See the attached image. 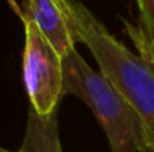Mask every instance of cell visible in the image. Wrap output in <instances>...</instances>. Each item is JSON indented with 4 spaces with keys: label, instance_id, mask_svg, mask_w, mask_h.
Instances as JSON below:
<instances>
[{
    "label": "cell",
    "instance_id": "3",
    "mask_svg": "<svg viewBox=\"0 0 154 152\" xmlns=\"http://www.w3.org/2000/svg\"><path fill=\"white\" fill-rule=\"evenodd\" d=\"M24 34L23 81L30 109L42 116L51 115L63 96V58L35 24L26 22Z\"/></svg>",
    "mask_w": 154,
    "mask_h": 152
},
{
    "label": "cell",
    "instance_id": "2",
    "mask_svg": "<svg viewBox=\"0 0 154 152\" xmlns=\"http://www.w3.org/2000/svg\"><path fill=\"white\" fill-rule=\"evenodd\" d=\"M63 96H75L91 109L112 152H141L154 143L136 110L76 49L63 57Z\"/></svg>",
    "mask_w": 154,
    "mask_h": 152
},
{
    "label": "cell",
    "instance_id": "4",
    "mask_svg": "<svg viewBox=\"0 0 154 152\" xmlns=\"http://www.w3.org/2000/svg\"><path fill=\"white\" fill-rule=\"evenodd\" d=\"M9 6L24 24H35L61 58L75 49V40L57 0L9 1Z\"/></svg>",
    "mask_w": 154,
    "mask_h": 152
},
{
    "label": "cell",
    "instance_id": "5",
    "mask_svg": "<svg viewBox=\"0 0 154 152\" xmlns=\"http://www.w3.org/2000/svg\"><path fill=\"white\" fill-rule=\"evenodd\" d=\"M18 152H63L58 136L57 110L42 116L33 109H29L26 133Z\"/></svg>",
    "mask_w": 154,
    "mask_h": 152
},
{
    "label": "cell",
    "instance_id": "8",
    "mask_svg": "<svg viewBox=\"0 0 154 152\" xmlns=\"http://www.w3.org/2000/svg\"><path fill=\"white\" fill-rule=\"evenodd\" d=\"M0 152H14V151H9V149H5V148L0 146Z\"/></svg>",
    "mask_w": 154,
    "mask_h": 152
},
{
    "label": "cell",
    "instance_id": "1",
    "mask_svg": "<svg viewBox=\"0 0 154 152\" xmlns=\"http://www.w3.org/2000/svg\"><path fill=\"white\" fill-rule=\"evenodd\" d=\"M75 43H84L103 76L129 101L154 142V42L141 27L123 19L138 48L132 52L81 1L57 0Z\"/></svg>",
    "mask_w": 154,
    "mask_h": 152
},
{
    "label": "cell",
    "instance_id": "6",
    "mask_svg": "<svg viewBox=\"0 0 154 152\" xmlns=\"http://www.w3.org/2000/svg\"><path fill=\"white\" fill-rule=\"evenodd\" d=\"M136 6L139 9L138 22L154 42V0H138Z\"/></svg>",
    "mask_w": 154,
    "mask_h": 152
},
{
    "label": "cell",
    "instance_id": "7",
    "mask_svg": "<svg viewBox=\"0 0 154 152\" xmlns=\"http://www.w3.org/2000/svg\"><path fill=\"white\" fill-rule=\"evenodd\" d=\"M141 152H154V143H147V145L141 149Z\"/></svg>",
    "mask_w": 154,
    "mask_h": 152
}]
</instances>
